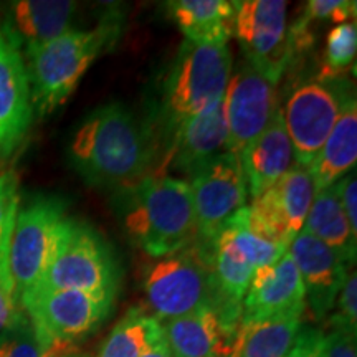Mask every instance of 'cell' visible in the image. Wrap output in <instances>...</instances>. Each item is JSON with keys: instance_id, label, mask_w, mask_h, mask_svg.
I'll return each mask as SVG.
<instances>
[{"instance_id": "cell-34", "label": "cell", "mask_w": 357, "mask_h": 357, "mask_svg": "<svg viewBox=\"0 0 357 357\" xmlns=\"http://www.w3.org/2000/svg\"><path fill=\"white\" fill-rule=\"evenodd\" d=\"M336 190L341 200L342 211L346 213L352 234L357 235V181L356 174H346L336 182Z\"/></svg>"}, {"instance_id": "cell-13", "label": "cell", "mask_w": 357, "mask_h": 357, "mask_svg": "<svg viewBox=\"0 0 357 357\" xmlns=\"http://www.w3.org/2000/svg\"><path fill=\"white\" fill-rule=\"evenodd\" d=\"M314 195L310 171L301 166L293 167L247 207L250 227L261 238L288 250L305 227Z\"/></svg>"}, {"instance_id": "cell-21", "label": "cell", "mask_w": 357, "mask_h": 357, "mask_svg": "<svg viewBox=\"0 0 357 357\" xmlns=\"http://www.w3.org/2000/svg\"><path fill=\"white\" fill-rule=\"evenodd\" d=\"M77 3L70 0H17L3 25L8 37L25 52L70 32Z\"/></svg>"}, {"instance_id": "cell-15", "label": "cell", "mask_w": 357, "mask_h": 357, "mask_svg": "<svg viewBox=\"0 0 357 357\" xmlns=\"http://www.w3.org/2000/svg\"><path fill=\"white\" fill-rule=\"evenodd\" d=\"M288 253L300 271L305 303L312 318L324 321L331 314L349 265L321 240L301 230L289 243Z\"/></svg>"}, {"instance_id": "cell-14", "label": "cell", "mask_w": 357, "mask_h": 357, "mask_svg": "<svg viewBox=\"0 0 357 357\" xmlns=\"http://www.w3.org/2000/svg\"><path fill=\"white\" fill-rule=\"evenodd\" d=\"M229 153L238 158L265 131L278 111L276 83L250 66L247 61L230 75L223 96Z\"/></svg>"}, {"instance_id": "cell-6", "label": "cell", "mask_w": 357, "mask_h": 357, "mask_svg": "<svg viewBox=\"0 0 357 357\" xmlns=\"http://www.w3.org/2000/svg\"><path fill=\"white\" fill-rule=\"evenodd\" d=\"M147 310L160 323L190 314L204 306H217L211 250L195 240L171 255L155 258L144 273Z\"/></svg>"}, {"instance_id": "cell-19", "label": "cell", "mask_w": 357, "mask_h": 357, "mask_svg": "<svg viewBox=\"0 0 357 357\" xmlns=\"http://www.w3.org/2000/svg\"><path fill=\"white\" fill-rule=\"evenodd\" d=\"M164 342L172 357H227L236 329L213 306L162 323Z\"/></svg>"}, {"instance_id": "cell-4", "label": "cell", "mask_w": 357, "mask_h": 357, "mask_svg": "<svg viewBox=\"0 0 357 357\" xmlns=\"http://www.w3.org/2000/svg\"><path fill=\"white\" fill-rule=\"evenodd\" d=\"M231 75V53L227 45L184 42L164 86L160 132L166 149L178 128L225 95Z\"/></svg>"}, {"instance_id": "cell-16", "label": "cell", "mask_w": 357, "mask_h": 357, "mask_svg": "<svg viewBox=\"0 0 357 357\" xmlns=\"http://www.w3.org/2000/svg\"><path fill=\"white\" fill-rule=\"evenodd\" d=\"M33 114L25 60L0 24V159L19 149Z\"/></svg>"}, {"instance_id": "cell-36", "label": "cell", "mask_w": 357, "mask_h": 357, "mask_svg": "<svg viewBox=\"0 0 357 357\" xmlns=\"http://www.w3.org/2000/svg\"><path fill=\"white\" fill-rule=\"evenodd\" d=\"M142 357H172V356H171V352H169L166 342H164V337H162V341H159L154 347H151V349L147 351Z\"/></svg>"}, {"instance_id": "cell-37", "label": "cell", "mask_w": 357, "mask_h": 357, "mask_svg": "<svg viewBox=\"0 0 357 357\" xmlns=\"http://www.w3.org/2000/svg\"><path fill=\"white\" fill-rule=\"evenodd\" d=\"M47 357H79V356L75 352V354H56V356H47Z\"/></svg>"}, {"instance_id": "cell-17", "label": "cell", "mask_w": 357, "mask_h": 357, "mask_svg": "<svg viewBox=\"0 0 357 357\" xmlns=\"http://www.w3.org/2000/svg\"><path fill=\"white\" fill-rule=\"evenodd\" d=\"M305 288L287 252L271 265L258 268L242 303L240 321H265L305 314Z\"/></svg>"}, {"instance_id": "cell-24", "label": "cell", "mask_w": 357, "mask_h": 357, "mask_svg": "<svg viewBox=\"0 0 357 357\" xmlns=\"http://www.w3.org/2000/svg\"><path fill=\"white\" fill-rule=\"evenodd\" d=\"M303 328V316L240 321L227 357H284Z\"/></svg>"}, {"instance_id": "cell-1", "label": "cell", "mask_w": 357, "mask_h": 357, "mask_svg": "<svg viewBox=\"0 0 357 357\" xmlns=\"http://www.w3.org/2000/svg\"><path fill=\"white\" fill-rule=\"evenodd\" d=\"M155 154L153 128L121 102H109L89 114L70 146L75 169L98 187L137 184L149 176Z\"/></svg>"}, {"instance_id": "cell-30", "label": "cell", "mask_w": 357, "mask_h": 357, "mask_svg": "<svg viewBox=\"0 0 357 357\" xmlns=\"http://www.w3.org/2000/svg\"><path fill=\"white\" fill-rule=\"evenodd\" d=\"M331 329L349 333L356 336L357 331V275L354 270H349L337 300L334 303L329 318Z\"/></svg>"}, {"instance_id": "cell-18", "label": "cell", "mask_w": 357, "mask_h": 357, "mask_svg": "<svg viewBox=\"0 0 357 357\" xmlns=\"http://www.w3.org/2000/svg\"><path fill=\"white\" fill-rule=\"evenodd\" d=\"M166 153L169 166L189 176L217 155L229 153L223 98L187 119L174 134Z\"/></svg>"}, {"instance_id": "cell-5", "label": "cell", "mask_w": 357, "mask_h": 357, "mask_svg": "<svg viewBox=\"0 0 357 357\" xmlns=\"http://www.w3.org/2000/svg\"><path fill=\"white\" fill-rule=\"evenodd\" d=\"M208 250L217 293L215 310L227 324L236 329L245 293L255 271L280 260L287 250L276 247L252 230L247 207L227 223Z\"/></svg>"}, {"instance_id": "cell-8", "label": "cell", "mask_w": 357, "mask_h": 357, "mask_svg": "<svg viewBox=\"0 0 357 357\" xmlns=\"http://www.w3.org/2000/svg\"><path fill=\"white\" fill-rule=\"evenodd\" d=\"M20 305L47 346V356H56L75 354L78 342L106 323L114 301L75 289H37Z\"/></svg>"}, {"instance_id": "cell-20", "label": "cell", "mask_w": 357, "mask_h": 357, "mask_svg": "<svg viewBox=\"0 0 357 357\" xmlns=\"http://www.w3.org/2000/svg\"><path fill=\"white\" fill-rule=\"evenodd\" d=\"M238 159L252 199L258 197L298 166L281 109L276 111L265 131L245 147Z\"/></svg>"}, {"instance_id": "cell-27", "label": "cell", "mask_w": 357, "mask_h": 357, "mask_svg": "<svg viewBox=\"0 0 357 357\" xmlns=\"http://www.w3.org/2000/svg\"><path fill=\"white\" fill-rule=\"evenodd\" d=\"M357 52V26L356 22H346L334 26L326 38L324 66L319 79L331 82L339 79L342 73L354 65Z\"/></svg>"}, {"instance_id": "cell-9", "label": "cell", "mask_w": 357, "mask_h": 357, "mask_svg": "<svg viewBox=\"0 0 357 357\" xmlns=\"http://www.w3.org/2000/svg\"><path fill=\"white\" fill-rule=\"evenodd\" d=\"M66 218L65 204L56 197L35 199L17 213L8 250V271L19 300L43 280Z\"/></svg>"}, {"instance_id": "cell-35", "label": "cell", "mask_w": 357, "mask_h": 357, "mask_svg": "<svg viewBox=\"0 0 357 357\" xmlns=\"http://www.w3.org/2000/svg\"><path fill=\"white\" fill-rule=\"evenodd\" d=\"M323 357H357L356 336L339 329H331L324 334Z\"/></svg>"}, {"instance_id": "cell-2", "label": "cell", "mask_w": 357, "mask_h": 357, "mask_svg": "<svg viewBox=\"0 0 357 357\" xmlns=\"http://www.w3.org/2000/svg\"><path fill=\"white\" fill-rule=\"evenodd\" d=\"M119 215L132 243L162 258L197 240L189 182L153 174L124 189Z\"/></svg>"}, {"instance_id": "cell-12", "label": "cell", "mask_w": 357, "mask_h": 357, "mask_svg": "<svg viewBox=\"0 0 357 357\" xmlns=\"http://www.w3.org/2000/svg\"><path fill=\"white\" fill-rule=\"evenodd\" d=\"M235 3L234 35L250 66L278 83L293 61L288 35V3L242 0Z\"/></svg>"}, {"instance_id": "cell-3", "label": "cell", "mask_w": 357, "mask_h": 357, "mask_svg": "<svg viewBox=\"0 0 357 357\" xmlns=\"http://www.w3.org/2000/svg\"><path fill=\"white\" fill-rule=\"evenodd\" d=\"M121 33L114 13L95 29L73 30L25 52L33 113L48 116L63 106L86 75L89 66Z\"/></svg>"}, {"instance_id": "cell-28", "label": "cell", "mask_w": 357, "mask_h": 357, "mask_svg": "<svg viewBox=\"0 0 357 357\" xmlns=\"http://www.w3.org/2000/svg\"><path fill=\"white\" fill-rule=\"evenodd\" d=\"M19 211V177L12 171L0 174V268L2 270H8V250H10L13 227Z\"/></svg>"}, {"instance_id": "cell-11", "label": "cell", "mask_w": 357, "mask_h": 357, "mask_svg": "<svg viewBox=\"0 0 357 357\" xmlns=\"http://www.w3.org/2000/svg\"><path fill=\"white\" fill-rule=\"evenodd\" d=\"M349 95V86L341 88L339 79H311L293 89L281 114L298 166L310 169L314 162Z\"/></svg>"}, {"instance_id": "cell-10", "label": "cell", "mask_w": 357, "mask_h": 357, "mask_svg": "<svg viewBox=\"0 0 357 357\" xmlns=\"http://www.w3.org/2000/svg\"><path fill=\"white\" fill-rule=\"evenodd\" d=\"M190 195L197 223V243L211 248L217 235L247 207V181L240 159L223 153L190 174Z\"/></svg>"}, {"instance_id": "cell-31", "label": "cell", "mask_w": 357, "mask_h": 357, "mask_svg": "<svg viewBox=\"0 0 357 357\" xmlns=\"http://www.w3.org/2000/svg\"><path fill=\"white\" fill-rule=\"evenodd\" d=\"M356 2L352 0H310L298 24L311 30L314 22H333V24H346L354 20Z\"/></svg>"}, {"instance_id": "cell-23", "label": "cell", "mask_w": 357, "mask_h": 357, "mask_svg": "<svg viewBox=\"0 0 357 357\" xmlns=\"http://www.w3.org/2000/svg\"><path fill=\"white\" fill-rule=\"evenodd\" d=\"M185 42L195 45H227L234 35L235 3L229 0H176L167 3Z\"/></svg>"}, {"instance_id": "cell-29", "label": "cell", "mask_w": 357, "mask_h": 357, "mask_svg": "<svg viewBox=\"0 0 357 357\" xmlns=\"http://www.w3.org/2000/svg\"><path fill=\"white\" fill-rule=\"evenodd\" d=\"M0 357H47V346L29 318L0 336Z\"/></svg>"}, {"instance_id": "cell-22", "label": "cell", "mask_w": 357, "mask_h": 357, "mask_svg": "<svg viewBox=\"0 0 357 357\" xmlns=\"http://www.w3.org/2000/svg\"><path fill=\"white\" fill-rule=\"evenodd\" d=\"M357 160V106L354 96L342 101L333 131L329 132L310 171L316 192L328 189L354 169Z\"/></svg>"}, {"instance_id": "cell-25", "label": "cell", "mask_w": 357, "mask_h": 357, "mask_svg": "<svg viewBox=\"0 0 357 357\" xmlns=\"http://www.w3.org/2000/svg\"><path fill=\"white\" fill-rule=\"evenodd\" d=\"M303 230L333 248L349 266L356 263L357 235L352 234L342 211L336 184L316 192Z\"/></svg>"}, {"instance_id": "cell-32", "label": "cell", "mask_w": 357, "mask_h": 357, "mask_svg": "<svg viewBox=\"0 0 357 357\" xmlns=\"http://www.w3.org/2000/svg\"><path fill=\"white\" fill-rule=\"evenodd\" d=\"M26 318L17 296L10 271L0 268V336L10 333Z\"/></svg>"}, {"instance_id": "cell-7", "label": "cell", "mask_w": 357, "mask_h": 357, "mask_svg": "<svg viewBox=\"0 0 357 357\" xmlns=\"http://www.w3.org/2000/svg\"><path fill=\"white\" fill-rule=\"evenodd\" d=\"M37 289H75L114 301L119 268L108 242L91 225L68 217L50 266L33 291Z\"/></svg>"}, {"instance_id": "cell-33", "label": "cell", "mask_w": 357, "mask_h": 357, "mask_svg": "<svg viewBox=\"0 0 357 357\" xmlns=\"http://www.w3.org/2000/svg\"><path fill=\"white\" fill-rule=\"evenodd\" d=\"M323 339L324 333L321 329L303 326L284 357H323Z\"/></svg>"}, {"instance_id": "cell-26", "label": "cell", "mask_w": 357, "mask_h": 357, "mask_svg": "<svg viewBox=\"0 0 357 357\" xmlns=\"http://www.w3.org/2000/svg\"><path fill=\"white\" fill-rule=\"evenodd\" d=\"M162 323L144 306H132L102 339L95 354L79 357H142L162 341Z\"/></svg>"}]
</instances>
